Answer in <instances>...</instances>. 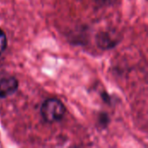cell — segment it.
I'll use <instances>...</instances> for the list:
<instances>
[{"label":"cell","mask_w":148,"mask_h":148,"mask_svg":"<svg viewBox=\"0 0 148 148\" xmlns=\"http://www.w3.org/2000/svg\"><path fill=\"white\" fill-rule=\"evenodd\" d=\"M18 88V81L14 77L3 78L0 81V98L13 95Z\"/></svg>","instance_id":"7a4b0ae2"},{"label":"cell","mask_w":148,"mask_h":148,"mask_svg":"<svg viewBox=\"0 0 148 148\" xmlns=\"http://www.w3.org/2000/svg\"><path fill=\"white\" fill-rule=\"evenodd\" d=\"M7 46V37L5 33L0 29V55L4 51Z\"/></svg>","instance_id":"277c9868"},{"label":"cell","mask_w":148,"mask_h":148,"mask_svg":"<svg viewBox=\"0 0 148 148\" xmlns=\"http://www.w3.org/2000/svg\"><path fill=\"white\" fill-rule=\"evenodd\" d=\"M96 1L101 4H109V3H113L115 2V0H96Z\"/></svg>","instance_id":"5b68a950"},{"label":"cell","mask_w":148,"mask_h":148,"mask_svg":"<svg viewBox=\"0 0 148 148\" xmlns=\"http://www.w3.org/2000/svg\"><path fill=\"white\" fill-rule=\"evenodd\" d=\"M65 106L56 98H50L44 101L41 107V114L46 122L53 123L61 121L65 114Z\"/></svg>","instance_id":"6da1fadb"},{"label":"cell","mask_w":148,"mask_h":148,"mask_svg":"<svg viewBox=\"0 0 148 148\" xmlns=\"http://www.w3.org/2000/svg\"><path fill=\"white\" fill-rule=\"evenodd\" d=\"M96 40L98 46L104 49L113 48L119 42V38L114 31H105L100 33L97 36Z\"/></svg>","instance_id":"3957f363"}]
</instances>
